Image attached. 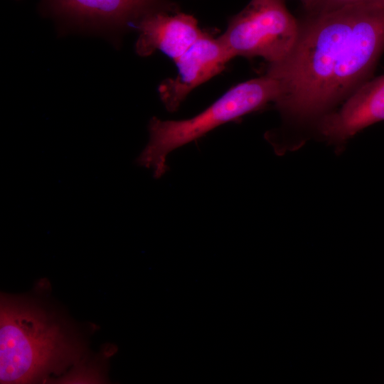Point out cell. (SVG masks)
<instances>
[{
	"instance_id": "cell-2",
	"label": "cell",
	"mask_w": 384,
	"mask_h": 384,
	"mask_svg": "<svg viewBox=\"0 0 384 384\" xmlns=\"http://www.w3.org/2000/svg\"><path fill=\"white\" fill-rule=\"evenodd\" d=\"M61 325L30 302L1 299L0 380L36 381L61 369L78 357Z\"/></svg>"
},
{
	"instance_id": "cell-10",
	"label": "cell",
	"mask_w": 384,
	"mask_h": 384,
	"mask_svg": "<svg viewBox=\"0 0 384 384\" xmlns=\"http://www.w3.org/2000/svg\"><path fill=\"white\" fill-rule=\"evenodd\" d=\"M300 1L302 2L305 8L309 11L311 10V9L313 7L316 1V0H300Z\"/></svg>"
},
{
	"instance_id": "cell-5",
	"label": "cell",
	"mask_w": 384,
	"mask_h": 384,
	"mask_svg": "<svg viewBox=\"0 0 384 384\" xmlns=\"http://www.w3.org/2000/svg\"><path fill=\"white\" fill-rule=\"evenodd\" d=\"M233 58L219 37L208 32L174 62L178 72L159 87L160 98L170 112H176L196 87L220 73Z\"/></svg>"
},
{
	"instance_id": "cell-7",
	"label": "cell",
	"mask_w": 384,
	"mask_h": 384,
	"mask_svg": "<svg viewBox=\"0 0 384 384\" xmlns=\"http://www.w3.org/2000/svg\"><path fill=\"white\" fill-rule=\"evenodd\" d=\"M383 120L384 75L364 82L344 101L338 111L323 117L319 130L328 141L341 143Z\"/></svg>"
},
{
	"instance_id": "cell-6",
	"label": "cell",
	"mask_w": 384,
	"mask_h": 384,
	"mask_svg": "<svg viewBox=\"0 0 384 384\" xmlns=\"http://www.w3.org/2000/svg\"><path fill=\"white\" fill-rule=\"evenodd\" d=\"M139 37L135 49L141 56L159 50L174 61L204 33L192 15L171 9L152 11L137 21Z\"/></svg>"
},
{
	"instance_id": "cell-1",
	"label": "cell",
	"mask_w": 384,
	"mask_h": 384,
	"mask_svg": "<svg viewBox=\"0 0 384 384\" xmlns=\"http://www.w3.org/2000/svg\"><path fill=\"white\" fill-rule=\"evenodd\" d=\"M384 51V0L312 14L282 60L266 75L279 83L285 117L321 118L368 81Z\"/></svg>"
},
{
	"instance_id": "cell-8",
	"label": "cell",
	"mask_w": 384,
	"mask_h": 384,
	"mask_svg": "<svg viewBox=\"0 0 384 384\" xmlns=\"http://www.w3.org/2000/svg\"><path fill=\"white\" fill-rule=\"evenodd\" d=\"M55 7L73 16L113 23L139 20L156 9L159 0H53Z\"/></svg>"
},
{
	"instance_id": "cell-9",
	"label": "cell",
	"mask_w": 384,
	"mask_h": 384,
	"mask_svg": "<svg viewBox=\"0 0 384 384\" xmlns=\"http://www.w3.org/2000/svg\"><path fill=\"white\" fill-rule=\"evenodd\" d=\"M366 1L372 0H316L309 11L312 14L325 13Z\"/></svg>"
},
{
	"instance_id": "cell-4",
	"label": "cell",
	"mask_w": 384,
	"mask_h": 384,
	"mask_svg": "<svg viewBox=\"0 0 384 384\" xmlns=\"http://www.w3.org/2000/svg\"><path fill=\"white\" fill-rule=\"evenodd\" d=\"M299 28L284 0H251L219 38L233 58L261 57L273 64L291 51Z\"/></svg>"
},
{
	"instance_id": "cell-3",
	"label": "cell",
	"mask_w": 384,
	"mask_h": 384,
	"mask_svg": "<svg viewBox=\"0 0 384 384\" xmlns=\"http://www.w3.org/2000/svg\"><path fill=\"white\" fill-rule=\"evenodd\" d=\"M278 82L267 75L241 82L228 90L203 112L181 120L152 117L149 142L136 159L137 165L152 170L155 178L168 169L166 158L172 151L198 139L215 128L260 110L277 100Z\"/></svg>"
}]
</instances>
